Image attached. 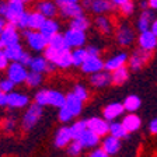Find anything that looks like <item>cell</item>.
<instances>
[{"label":"cell","instance_id":"6da1fadb","mask_svg":"<svg viewBox=\"0 0 157 157\" xmlns=\"http://www.w3.org/2000/svg\"><path fill=\"white\" fill-rule=\"evenodd\" d=\"M44 56L48 59V62L55 63L59 69H69L73 66V59H72V51L70 49H56L52 46H46L44 51Z\"/></svg>","mask_w":157,"mask_h":157},{"label":"cell","instance_id":"7a4b0ae2","mask_svg":"<svg viewBox=\"0 0 157 157\" xmlns=\"http://www.w3.org/2000/svg\"><path fill=\"white\" fill-rule=\"evenodd\" d=\"M34 100L41 107L51 105V107L62 108L66 102V95L58 90H39V91H36Z\"/></svg>","mask_w":157,"mask_h":157},{"label":"cell","instance_id":"3957f363","mask_svg":"<svg viewBox=\"0 0 157 157\" xmlns=\"http://www.w3.org/2000/svg\"><path fill=\"white\" fill-rule=\"evenodd\" d=\"M42 114H44L42 107L39 104H36V102L29 104L27 107V111L23 115V119H21V126H23L24 131H33L35 125L39 122Z\"/></svg>","mask_w":157,"mask_h":157},{"label":"cell","instance_id":"277c9868","mask_svg":"<svg viewBox=\"0 0 157 157\" xmlns=\"http://www.w3.org/2000/svg\"><path fill=\"white\" fill-rule=\"evenodd\" d=\"M23 35L27 41V45L35 52H44L49 44V39L41 31H34V29L27 28L23 31Z\"/></svg>","mask_w":157,"mask_h":157},{"label":"cell","instance_id":"5b68a950","mask_svg":"<svg viewBox=\"0 0 157 157\" xmlns=\"http://www.w3.org/2000/svg\"><path fill=\"white\" fill-rule=\"evenodd\" d=\"M6 72H7V77H9L11 82L16 83V86H17V84L25 83L29 70L27 66L21 65L20 62H10L9 67L6 69Z\"/></svg>","mask_w":157,"mask_h":157},{"label":"cell","instance_id":"8992f818","mask_svg":"<svg viewBox=\"0 0 157 157\" xmlns=\"http://www.w3.org/2000/svg\"><path fill=\"white\" fill-rule=\"evenodd\" d=\"M25 4L23 2H18V0H9L7 2V13H6V21L10 24H14L16 25L17 21L20 20V17L25 13Z\"/></svg>","mask_w":157,"mask_h":157},{"label":"cell","instance_id":"52a82bcc","mask_svg":"<svg viewBox=\"0 0 157 157\" xmlns=\"http://www.w3.org/2000/svg\"><path fill=\"white\" fill-rule=\"evenodd\" d=\"M151 59V52L149 51H143V49H136L131 56H129V69L133 70V72H137V70H140L144 65H146L149 60Z\"/></svg>","mask_w":157,"mask_h":157},{"label":"cell","instance_id":"ba28073f","mask_svg":"<svg viewBox=\"0 0 157 157\" xmlns=\"http://www.w3.org/2000/svg\"><path fill=\"white\" fill-rule=\"evenodd\" d=\"M115 38H117L118 45L121 46H129L133 44L135 38H136V34H135V29L128 24H121L118 25L117 33H115Z\"/></svg>","mask_w":157,"mask_h":157},{"label":"cell","instance_id":"9c48e42d","mask_svg":"<svg viewBox=\"0 0 157 157\" xmlns=\"http://www.w3.org/2000/svg\"><path fill=\"white\" fill-rule=\"evenodd\" d=\"M65 39H66V44L70 49H76V48H83L86 44V33L84 31H77V29H73V28H69L65 34Z\"/></svg>","mask_w":157,"mask_h":157},{"label":"cell","instance_id":"30bf717a","mask_svg":"<svg viewBox=\"0 0 157 157\" xmlns=\"http://www.w3.org/2000/svg\"><path fill=\"white\" fill-rule=\"evenodd\" d=\"M87 128L90 131L94 132V133H97L100 137L109 135V122H108L105 118H98V117L88 118Z\"/></svg>","mask_w":157,"mask_h":157},{"label":"cell","instance_id":"8fae6325","mask_svg":"<svg viewBox=\"0 0 157 157\" xmlns=\"http://www.w3.org/2000/svg\"><path fill=\"white\" fill-rule=\"evenodd\" d=\"M137 45L143 51L153 52L154 49H157V36L151 33L150 29L149 31H143L137 36Z\"/></svg>","mask_w":157,"mask_h":157},{"label":"cell","instance_id":"7c38bea8","mask_svg":"<svg viewBox=\"0 0 157 157\" xmlns=\"http://www.w3.org/2000/svg\"><path fill=\"white\" fill-rule=\"evenodd\" d=\"M104 66L105 62L100 56H88L84 60V63L80 66V69L86 75H93V73H97L100 70H104Z\"/></svg>","mask_w":157,"mask_h":157},{"label":"cell","instance_id":"4fadbf2b","mask_svg":"<svg viewBox=\"0 0 157 157\" xmlns=\"http://www.w3.org/2000/svg\"><path fill=\"white\" fill-rule=\"evenodd\" d=\"M0 39L6 44V48L10 45H14V44L20 42V34H18V28H17L14 24L7 23L4 29L0 34Z\"/></svg>","mask_w":157,"mask_h":157},{"label":"cell","instance_id":"5bb4252c","mask_svg":"<svg viewBox=\"0 0 157 157\" xmlns=\"http://www.w3.org/2000/svg\"><path fill=\"white\" fill-rule=\"evenodd\" d=\"M90 83L95 88H104L107 86L112 84L111 72H108V70L104 69V70H100L97 73H93V75H90Z\"/></svg>","mask_w":157,"mask_h":157},{"label":"cell","instance_id":"9a60e30c","mask_svg":"<svg viewBox=\"0 0 157 157\" xmlns=\"http://www.w3.org/2000/svg\"><path fill=\"white\" fill-rule=\"evenodd\" d=\"M35 10L44 14L46 18H55V16L59 13V6L53 0H39Z\"/></svg>","mask_w":157,"mask_h":157},{"label":"cell","instance_id":"2e32d148","mask_svg":"<svg viewBox=\"0 0 157 157\" xmlns=\"http://www.w3.org/2000/svg\"><path fill=\"white\" fill-rule=\"evenodd\" d=\"M28 105H29L28 95L16 91H11L7 94V107L13 108V109H20V108L28 107Z\"/></svg>","mask_w":157,"mask_h":157},{"label":"cell","instance_id":"e0dca14e","mask_svg":"<svg viewBox=\"0 0 157 157\" xmlns=\"http://www.w3.org/2000/svg\"><path fill=\"white\" fill-rule=\"evenodd\" d=\"M128 60H129L128 53H125V52L115 53V55H112L111 58H108V60H105L104 69L108 70V72H114V70L122 67V66H126Z\"/></svg>","mask_w":157,"mask_h":157},{"label":"cell","instance_id":"ac0fdd59","mask_svg":"<svg viewBox=\"0 0 157 157\" xmlns=\"http://www.w3.org/2000/svg\"><path fill=\"white\" fill-rule=\"evenodd\" d=\"M125 112V107L121 102H111L102 109V118H105L108 122L115 121Z\"/></svg>","mask_w":157,"mask_h":157},{"label":"cell","instance_id":"d6986e66","mask_svg":"<svg viewBox=\"0 0 157 157\" xmlns=\"http://www.w3.org/2000/svg\"><path fill=\"white\" fill-rule=\"evenodd\" d=\"M73 140L72 133H70V128L69 126H60L56 131L55 133V139H53V143L56 147L62 149V147H67L69 143Z\"/></svg>","mask_w":157,"mask_h":157},{"label":"cell","instance_id":"ffe728a7","mask_svg":"<svg viewBox=\"0 0 157 157\" xmlns=\"http://www.w3.org/2000/svg\"><path fill=\"white\" fill-rule=\"evenodd\" d=\"M101 147L107 151L109 156H115V154L119 153L122 147V143H121V139L112 136V135H108L102 139V143H101Z\"/></svg>","mask_w":157,"mask_h":157},{"label":"cell","instance_id":"44dd1931","mask_svg":"<svg viewBox=\"0 0 157 157\" xmlns=\"http://www.w3.org/2000/svg\"><path fill=\"white\" fill-rule=\"evenodd\" d=\"M83 6L80 3H67V4H62L59 6V14L63 17V18H70L73 17H77L80 14H83Z\"/></svg>","mask_w":157,"mask_h":157},{"label":"cell","instance_id":"7402d4cb","mask_svg":"<svg viewBox=\"0 0 157 157\" xmlns=\"http://www.w3.org/2000/svg\"><path fill=\"white\" fill-rule=\"evenodd\" d=\"M83 102L80 98L77 97V95L75 94V93H69V94H66V102L65 105L69 108V111L72 112L75 117H78V115L82 114L83 111Z\"/></svg>","mask_w":157,"mask_h":157},{"label":"cell","instance_id":"603a6c76","mask_svg":"<svg viewBox=\"0 0 157 157\" xmlns=\"http://www.w3.org/2000/svg\"><path fill=\"white\" fill-rule=\"evenodd\" d=\"M77 140L80 142V144L83 146V149H91V147L98 146V143H100V136L87 128Z\"/></svg>","mask_w":157,"mask_h":157},{"label":"cell","instance_id":"cb8c5ba5","mask_svg":"<svg viewBox=\"0 0 157 157\" xmlns=\"http://www.w3.org/2000/svg\"><path fill=\"white\" fill-rule=\"evenodd\" d=\"M154 21L153 17V11L151 10H142L140 16L136 21V28L139 29V33H143V31H149L151 27V23Z\"/></svg>","mask_w":157,"mask_h":157},{"label":"cell","instance_id":"d4e9b609","mask_svg":"<svg viewBox=\"0 0 157 157\" xmlns=\"http://www.w3.org/2000/svg\"><path fill=\"white\" fill-rule=\"evenodd\" d=\"M122 124H124L125 129H126L128 132H136V131H139L142 126V119L137 117L135 112H131V114L125 115V117L122 118Z\"/></svg>","mask_w":157,"mask_h":157},{"label":"cell","instance_id":"484cf974","mask_svg":"<svg viewBox=\"0 0 157 157\" xmlns=\"http://www.w3.org/2000/svg\"><path fill=\"white\" fill-rule=\"evenodd\" d=\"M112 9H114V4L111 3V0H93L91 7H90V10L97 16L109 13Z\"/></svg>","mask_w":157,"mask_h":157},{"label":"cell","instance_id":"4316f807","mask_svg":"<svg viewBox=\"0 0 157 157\" xmlns=\"http://www.w3.org/2000/svg\"><path fill=\"white\" fill-rule=\"evenodd\" d=\"M59 29H60V25H59V23L55 18H46L45 23L42 24V27L39 28V31L49 39L51 36L56 35L59 33Z\"/></svg>","mask_w":157,"mask_h":157},{"label":"cell","instance_id":"83f0119b","mask_svg":"<svg viewBox=\"0 0 157 157\" xmlns=\"http://www.w3.org/2000/svg\"><path fill=\"white\" fill-rule=\"evenodd\" d=\"M94 24H95V27H97L98 31H100L101 34H104V35H109V34L112 33V28H114V25H112V21L108 18L105 14L95 17Z\"/></svg>","mask_w":157,"mask_h":157},{"label":"cell","instance_id":"f1b7e54d","mask_svg":"<svg viewBox=\"0 0 157 157\" xmlns=\"http://www.w3.org/2000/svg\"><path fill=\"white\" fill-rule=\"evenodd\" d=\"M48 66H49V62L45 56H33V60L29 63L28 69L33 70V72L45 73L48 72Z\"/></svg>","mask_w":157,"mask_h":157},{"label":"cell","instance_id":"f546056e","mask_svg":"<svg viewBox=\"0 0 157 157\" xmlns=\"http://www.w3.org/2000/svg\"><path fill=\"white\" fill-rule=\"evenodd\" d=\"M46 17L44 14H41L39 11H29L28 14V28L34 29V31H39V28L42 27V24L45 23Z\"/></svg>","mask_w":157,"mask_h":157},{"label":"cell","instance_id":"4dcf8cb0","mask_svg":"<svg viewBox=\"0 0 157 157\" xmlns=\"http://www.w3.org/2000/svg\"><path fill=\"white\" fill-rule=\"evenodd\" d=\"M70 28L77 29V31H84L86 33L90 28V20H88L87 16H84V13L77 17H73L70 20Z\"/></svg>","mask_w":157,"mask_h":157},{"label":"cell","instance_id":"1f68e13d","mask_svg":"<svg viewBox=\"0 0 157 157\" xmlns=\"http://www.w3.org/2000/svg\"><path fill=\"white\" fill-rule=\"evenodd\" d=\"M111 76H112V84L122 86L124 83H126V80L129 78V67L122 66V67L111 72Z\"/></svg>","mask_w":157,"mask_h":157},{"label":"cell","instance_id":"d6a6232c","mask_svg":"<svg viewBox=\"0 0 157 157\" xmlns=\"http://www.w3.org/2000/svg\"><path fill=\"white\" fill-rule=\"evenodd\" d=\"M4 52H6V55H7V58H9L10 62H18L25 51L23 49L21 44L18 42V44H14V45L7 46V48L4 49Z\"/></svg>","mask_w":157,"mask_h":157},{"label":"cell","instance_id":"836d02e7","mask_svg":"<svg viewBox=\"0 0 157 157\" xmlns=\"http://www.w3.org/2000/svg\"><path fill=\"white\" fill-rule=\"evenodd\" d=\"M128 133H129V132L125 129L122 122H118V121L109 122V135L118 137V139H124V137L128 136Z\"/></svg>","mask_w":157,"mask_h":157},{"label":"cell","instance_id":"e575fe53","mask_svg":"<svg viewBox=\"0 0 157 157\" xmlns=\"http://www.w3.org/2000/svg\"><path fill=\"white\" fill-rule=\"evenodd\" d=\"M140 98L137 97V95L132 94V95H128L126 98H125L124 101V107H125V111L128 112H136L139 108H140Z\"/></svg>","mask_w":157,"mask_h":157},{"label":"cell","instance_id":"d590c367","mask_svg":"<svg viewBox=\"0 0 157 157\" xmlns=\"http://www.w3.org/2000/svg\"><path fill=\"white\" fill-rule=\"evenodd\" d=\"M70 128V133H72L73 140H77L78 137L83 135V132L87 129V119H80V121H76L75 124Z\"/></svg>","mask_w":157,"mask_h":157},{"label":"cell","instance_id":"8d00e7d4","mask_svg":"<svg viewBox=\"0 0 157 157\" xmlns=\"http://www.w3.org/2000/svg\"><path fill=\"white\" fill-rule=\"evenodd\" d=\"M87 58H88V52L86 48H76L72 51L73 66H78V67H80Z\"/></svg>","mask_w":157,"mask_h":157},{"label":"cell","instance_id":"74e56055","mask_svg":"<svg viewBox=\"0 0 157 157\" xmlns=\"http://www.w3.org/2000/svg\"><path fill=\"white\" fill-rule=\"evenodd\" d=\"M49 46H52V48H56V49H67V44H66V39H65V35L60 33H58L56 35L51 36L49 38ZM70 49V48H69Z\"/></svg>","mask_w":157,"mask_h":157},{"label":"cell","instance_id":"f35d334b","mask_svg":"<svg viewBox=\"0 0 157 157\" xmlns=\"http://www.w3.org/2000/svg\"><path fill=\"white\" fill-rule=\"evenodd\" d=\"M44 80V76L42 73H38V72H33V70H29L28 72V76H27V80H25V84L28 87L34 88V87H38Z\"/></svg>","mask_w":157,"mask_h":157},{"label":"cell","instance_id":"ab89813d","mask_svg":"<svg viewBox=\"0 0 157 157\" xmlns=\"http://www.w3.org/2000/svg\"><path fill=\"white\" fill-rule=\"evenodd\" d=\"M58 118H59V121L62 122V124H69V122H72V121H73L75 115H73L72 112L69 111V108L66 107V105H63L62 108H59Z\"/></svg>","mask_w":157,"mask_h":157},{"label":"cell","instance_id":"60d3db41","mask_svg":"<svg viewBox=\"0 0 157 157\" xmlns=\"http://www.w3.org/2000/svg\"><path fill=\"white\" fill-rule=\"evenodd\" d=\"M83 151V146L80 144V142L78 140H72L70 143H69L67 146V154L72 157H77L80 156Z\"/></svg>","mask_w":157,"mask_h":157},{"label":"cell","instance_id":"b9f144b4","mask_svg":"<svg viewBox=\"0 0 157 157\" xmlns=\"http://www.w3.org/2000/svg\"><path fill=\"white\" fill-rule=\"evenodd\" d=\"M73 93H75V94L77 95V97L82 100V101H87L88 97H90V93H88V90L83 84H76L75 87H73Z\"/></svg>","mask_w":157,"mask_h":157},{"label":"cell","instance_id":"7bdbcfd3","mask_svg":"<svg viewBox=\"0 0 157 157\" xmlns=\"http://www.w3.org/2000/svg\"><path fill=\"white\" fill-rule=\"evenodd\" d=\"M2 128H3V131L6 132V133H13V132L16 131V128H17L16 118H14V117H10V118H7V119H4Z\"/></svg>","mask_w":157,"mask_h":157},{"label":"cell","instance_id":"ee69618b","mask_svg":"<svg viewBox=\"0 0 157 157\" xmlns=\"http://www.w3.org/2000/svg\"><path fill=\"white\" fill-rule=\"evenodd\" d=\"M14 87H16V83L11 82L9 77H4V78H0V90L3 93H11L14 91Z\"/></svg>","mask_w":157,"mask_h":157},{"label":"cell","instance_id":"f6af8a7d","mask_svg":"<svg viewBox=\"0 0 157 157\" xmlns=\"http://www.w3.org/2000/svg\"><path fill=\"white\" fill-rule=\"evenodd\" d=\"M135 9H136V7H135L133 2H132V0H129V2L124 3L121 7H119V11H121L122 16L129 17V16H132V14L135 13Z\"/></svg>","mask_w":157,"mask_h":157},{"label":"cell","instance_id":"bcb514c9","mask_svg":"<svg viewBox=\"0 0 157 157\" xmlns=\"http://www.w3.org/2000/svg\"><path fill=\"white\" fill-rule=\"evenodd\" d=\"M87 157H111L107 151L102 149V147H97V149H93Z\"/></svg>","mask_w":157,"mask_h":157},{"label":"cell","instance_id":"7dc6e473","mask_svg":"<svg viewBox=\"0 0 157 157\" xmlns=\"http://www.w3.org/2000/svg\"><path fill=\"white\" fill-rule=\"evenodd\" d=\"M10 65V60L7 58L6 52L4 51H0V70H6Z\"/></svg>","mask_w":157,"mask_h":157},{"label":"cell","instance_id":"c3c4849f","mask_svg":"<svg viewBox=\"0 0 157 157\" xmlns=\"http://www.w3.org/2000/svg\"><path fill=\"white\" fill-rule=\"evenodd\" d=\"M31 60H33V56L29 55L28 52H24L23 56H21V59H20L18 62L21 63V65H24V66H27V67H28L29 63H31Z\"/></svg>","mask_w":157,"mask_h":157},{"label":"cell","instance_id":"681fc988","mask_svg":"<svg viewBox=\"0 0 157 157\" xmlns=\"http://www.w3.org/2000/svg\"><path fill=\"white\" fill-rule=\"evenodd\" d=\"M86 49L88 52V56H100V48L97 45H88Z\"/></svg>","mask_w":157,"mask_h":157},{"label":"cell","instance_id":"f907efd6","mask_svg":"<svg viewBox=\"0 0 157 157\" xmlns=\"http://www.w3.org/2000/svg\"><path fill=\"white\" fill-rule=\"evenodd\" d=\"M149 131H150V133L157 135V118H154V119L150 121V124H149Z\"/></svg>","mask_w":157,"mask_h":157},{"label":"cell","instance_id":"816d5d0a","mask_svg":"<svg viewBox=\"0 0 157 157\" xmlns=\"http://www.w3.org/2000/svg\"><path fill=\"white\" fill-rule=\"evenodd\" d=\"M6 13H7V2H2L0 0V16L6 17Z\"/></svg>","mask_w":157,"mask_h":157},{"label":"cell","instance_id":"f5cc1de1","mask_svg":"<svg viewBox=\"0 0 157 157\" xmlns=\"http://www.w3.org/2000/svg\"><path fill=\"white\" fill-rule=\"evenodd\" d=\"M0 107H7V93H0Z\"/></svg>","mask_w":157,"mask_h":157},{"label":"cell","instance_id":"db71d44e","mask_svg":"<svg viewBox=\"0 0 157 157\" xmlns=\"http://www.w3.org/2000/svg\"><path fill=\"white\" fill-rule=\"evenodd\" d=\"M58 6H62V4H67V3H78L80 0H55Z\"/></svg>","mask_w":157,"mask_h":157},{"label":"cell","instance_id":"11a10c76","mask_svg":"<svg viewBox=\"0 0 157 157\" xmlns=\"http://www.w3.org/2000/svg\"><path fill=\"white\" fill-rule=\"evenodd\" d=\"M126 2H129V0H111V3L114 4V7H121Z\"/></svg>","mask_w":157,"mask_h":157},{"label":"cell","instance_id":"9f6ffc18","mask_svg":"<svg viewBox=\"0 0 157 157\" xmlns=\"http://www.w3.org/2000/svg\"><path fill=\"white\" fill-rule=\"evenodd\" d=\"M150 31L157 36V18H154V21L151 23V27H150Z\"/></svg>","mask_w":157,"mask_h":157},{"label":"cell","instance_id":"6f0895ef","mask_svg":"<svg viewBox=\"0 0 157 157\" xmlns=\"http://www.w3.org/2000/svg\"><path fill=\"white\" fill-rule=\"evenodd\" d=\"M91 3H93V0H82L83 9H90V7H91Z\"/></svg>","mask_w":157,"mask_h":157},{"label":"cell","instance_id":"680465c9","mask_svg":"<svg viewBox=\"0 0 157 157\" xmlns=\"http://www.w3.org/2000/svg\"><path fill=\"white\" fill-rule=\"evenodd\" d=\"M6 24H7L6 18H4V17H2V16H0V34H2V31H3V29H4V27H6Z\"/></svg>","mask_w":157,"mask_h":157},{"label":"cell","instance_id":"91938a15","mask_svg":"<svg viewBox=\"0 0 157 157\" xmlns=\"http://www.w3.org/2000/svg\"><path fill=\"white\" fill-rule=\"evenodd\" d=\"M139 6H140V9H142V10H147V9H150V7H149V0H142Z\"/></svg>","mask_w":157,"mask_h":157},{"label":"cell","instance_id":"94428289","mask_svg":"<svg viewBox=\"0 0 157 157\" xmlns=\"http://www.w3.org/2000/svg\"><path fill=\"white\" fill-rule=\"evenodd\" d=\"M149 7L150 10H157V0H149Z\"/></svg>","mask_w":157,"mask_h":157},{"label":"cell","instance_id":"6125c7cd","mask_svg":"<svg viewBox=\"0 0 157 157\" xmlns=\"http://www.w3.org/2000/svg\"><path fill=\"white\" fill-rule=\"evenodd\" d=\"M4 49H6V44H4L3 41L0 39V51H4Z\"/></svg>","mask_w":157,"mask_h":157},{"label":"cell","instance_id":"be15d7a7","mask_svg":"<svg viewBox=\"0 0 157 157\" xmlns=\"http://www.w3.org/2000/svg\"><path fill=\"white\" fill-rule=\"evenodd\" d=\"M18 2H23L24 4H27V3H31V2H33V0H18Z\"/></svg>","mask_w":157,"mask_h":157},{"label":"cell","instance_id":"e7e4bbea","mask_svg":"<svg viewBox=\"0 0 157 157\" xmlns=\"http://www.w3.org/2000/svg\"><path fill=\"white\" fill-rule=\"evenodd\" d=\"M0 93H2V90H0Z\"/></svg>","mask_w":157,"mask_h":157}]
</instances>
